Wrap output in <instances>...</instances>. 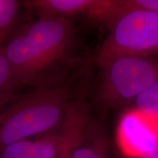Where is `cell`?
Here are the masks:
<instances>
[{"instance_id":"6da1fadb","label":"cell","mask_w":158,"mask_h":158,"mask_svg":"<svg viewBox=\"0 0 158 158\" xmlns=\"http://www.w3.org/2000/svg\"><path fill=\"white\" fill-rule=\"evenodd\" d=\"M78 29L71 20L36 18L15 31L4 51L20 88L64 84L88 68L78 55Z\"/></svg>"},{"instance_id":"7a4b0ae2","label":"cell","mask_w":158,"mask_h":158,"mask_svg":"<svg viewBox=\"0 0 158 158\" xmlns=\"http://www.w3.org/2000/svg\"><path fill=\"white\" fill-rule=\"evenodd\" d=\"M89 85L87 69L64 84L20 94L0 113V149L21 140L59 130L71 102Z\"/></svg>"},{"instance_id":"3957f363","label":"cell","mask_w":158,"mask_h":158,"mask_svg":"<svg viewBox=\"0 0 158 158\" xmlns=\"http://www.w3.org/2000/svg\"><path fill=\"white\" fill-rule=\"evenodd\" d=\"M98 66L96 100L104 111L133 104L158 82V56H119Z\"/></svg>"},{"instance_id":"277c9868","label":"cell","mask_w":158,"mask_h":158,"mask_svg":"<svg viewBox=\"0 0 158 158\" xmlns=\"http://www.w3.org/2000/svg\"><path fill=\"white\" fill-rule=\"evenodd\" d=\"M119 56H158V13L125 5V10L109 28L97 62Z\"/></svg>"},{"instance_id":"5b68a950","label":"cell","mask_w":158,"mask_h":158,"mask_svg":"<svg viewBox=\"0 0 158 158\" xmlns=\"http://www.w3.org/2000/svg\"><path fill=\"white\" fill-rule=\"evenodd\" d=\"M116 143L124 158H147L158 152V119L132 107L116 128Z\"/></svg>"},{"instance_id":"8992f818","label":"cell","mask_w":158,"mask_h":158,"mask_svg":"<svg viewBox=\"0 0 158 158\" xmlns=\"http://www.w3.org/2000/svg\"><path fill=\"white\" fill-rule=\"evenodd\" d=\"M26 10L36 18H62L71 20L86 17L94 23L107 25L118 10L117 0H23Z\"/></svg>"},{"instance_id":"52a82bcc","label":"cell","mask_w":158,"mask_h":158,"mask_svg":"<svg viewBox=\"0 0 158 158\" xmlns=\"http://www.w3.org/2000/svg\"><path fill=\"white\" fill-rule=\"evenodd\" d=\"M70 158H110V140L101 118L91 116L73 147Z\"/></svg>"},{"instance_id":"ba28073f","label":"cell","mask_w":158,"mask_h":158,"mask_svg":"<svg viewBox=\"0 0 158 158\" xmlns=\"http://www.w3.org/2000/svg\"><path fill=\"white\" fill-rule=\"evenodd\" d=\"M60 129L37 139H23L6 145L0 149V158H55Z\"/></svg>"},{"instance_id":"9c48e42d","label":"cell","mask_w":158,"mask_h":158,"mask_svg":"<svg viewBox=\"0 0 158 158\" xmlns=\"http://www.w3.org/2000/svg\"><path fill=\"white\" fill-rule=\"evenodd\" d=\"M22 1L0 0V48H4L15 31L29 19Z\"/></svg>"},{"instance_id":"30bf717a","label":"cell","mask_w":158,"mask_h":158,"mask_svg":"<svg viewBox=\"0 0 158 158\" xmlns=\"http://www.w3.org/2000/svg\"><path fill=\"white\" fill-rule=\"evenodd\" d=\"M20 89L21 88L12 73L4 49L0 48V113L20 95Z\"/></svg>"},{"instance_id":"8fae6325","label":"cell","mask_w":158,"mask_h":158,"mask_svg":"<svg viewBox=\"0 0 158 158\" xmlns=\"http://www.w3.org/2000/svg\"><path fill=\"white\" fill-rule=\"evenodd\" d=\"M132 107L158 119V82L134 100Z\"/></svg>"},{"instance_id":"7c38bea8","label":"cell","mask_w":158,"mask_h":158,"mask_svg":"<svg viewBox=\"0 0 158 158\" xmlns=\"http://www.w3.org/2000/svg\"><path fill=\"white\" fill-rule=\"evenodd\" d=\"M80 131L72 125H65L60 130L58 151L55 158H70L71 152Z\"/></svg>"},{"instance_id":"4fadbf2b","label":"cell","mask_w":158,"mask_h":158,"mask_svg":"<svg viewBox=\"0 0 158 158\" xmlns=\"http://www.w3.org/2000/svg\"><path fill=\"white\" fill-rule=\"evenodd\" d=\"M128 7L140 8L158 13V0H124Z\"/></svg>"},{"instance_id":"5bb4252c","label":"cell","mask_w":158,"mask_h":158,"mask_svg":"<svg viewBox=\"0 0 158 158\" xmlns=\"http://www.w3.org/2000/svg\"><path fill=\"white\" fill-rule=\"evenodd\" d=\"M147 158H158V152H157L154 154V155L149 156V157Z\"/></svg>"}]
</instances>
